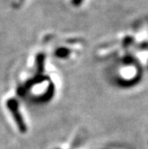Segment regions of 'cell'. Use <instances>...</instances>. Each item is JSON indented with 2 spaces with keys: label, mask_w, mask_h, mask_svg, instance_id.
Segmentation results:
<instances>
[{
  "label": "cell",
  "mask_w": 148,
  "mask_h": 149,
  "mask_svg": "<svg viewBox=\"0 0 148 149\" xmlns=\"http://www.w3.org/2000/svg\"><path fill=\"white\" fill-rule=\"evenodd\" d=\"M6 106L9 109V111L12 113L19 130L22 133H25L27 131V125L24 123L23 118L19 111V104H18L17 100L15 98L8 99L6 102Z\"/></svg>",
  "instance_id": "6da1fadb"
},
{
  "label": "cell",
  "mask_w": 148,
  "mask_h": 149,
  "mask_svg": "<svg viewBox=\"0 0 148 149\" xmlns=\"http://www.w3.org/2000/svg\"><path fill=\"white\" fill-rule=\"evenodd\" d=\"M47 79H48L47 76H43L42 74H38V75L33 77L32 79L27 80L22 86L19 87V88L17 89V93L19 95H21V96H23V95L27 91H29L32 87H34L37 84H39V83L43 82V81H45Z\"/></svg>",
  "instance_id": "7a4b0ae2"
},
{
  "label": "cell",
  "mask_w": 148,
  "mask_h": 149,
  "mask_svg": "<svg viewBox=\"0 0 148 149\" xmlns=\"http://www.w3.org/2000/svg\"><path fill=\"white\" fill-rule=\"evenodd\" d=\"M55 95V86H54L53 83H50L47 88V90L45 91L44 94L40 95V96H38L36 97H34L33 102L38 103V104H43V103H47L49 100H51V98L53 97V96Z\"/></svg>",
  "instance_id": "3957f363"
},
{
  "label": "cell",
  "mask_w": 148,
  "mask_h": 149,
  "mask_svg": "<svg viewBox=\"0 0 148 149\" xmlns=\"http://www.w3.org/2000/svg\"><path fill=\"white\" fill-rule=\"evenodd\" d=\"M44 63H45L44 54H38L36 58V64H37L38 74H41L44 71Z\"/></svg>",
  "instance_id": "277c9868"
},
{
  "label": "cell",
  "mask_w": 148,
  "mask_h": 149,
  "mask_svg": "<svg viewBox=\"0 0 148 149\" xmlns=\"http://www.w3.org/2000/svg\"><path fill=\"white\" fill-rule=\"evenodd\" d=\"M70 54V50L67 49L65 47H61V48H58L56 51V56L59 58H65L69 56Z\"/></svg>",
  "instance_id": "5b68a950"
},
{
  "label": "cell",
  "mask_w": 148,
  "mask_h": 149,
  "mask_svg": "<svg viewBox=\"0 0 148 149\" xmlns=\"http://www.w3.org/2000/svg\"><path fill=\"white\" fill-rule=\"evenodd\" d=\"M83 1V0H72V4L76 6H79L80 4H81V2Z\"/></svg>",
  "instance_id": "8992f818"
}]
</instances>
